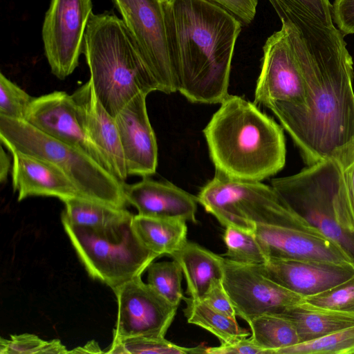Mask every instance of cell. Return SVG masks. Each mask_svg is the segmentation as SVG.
<instances>
[{
  "mask_svg": "<svg viewBox=\"0 0 354 354\" xmlns=\"http://www.w3.org/2000/svg\"><path fill=\"white\" fill-rule=\"evenodd\" d=\"M201 301L227 316L232 318L237 317L222 279L214 280Z\"/></svg>",
  "mask_w": 354,
  "mask_h": 354,
  "instance_id": "836d02e7",
  "label": "cell"
},
{
  "mask_svg": "<svg viewBox=\"0 0 354 354\" xmlns=\"http://www.w3.org/2000/svg\"><path fill=\"white\" fill-rule=\"evenodd\" d=\"M209 354H266V351L259 346L251 337H248L231 344H221L216 347L206 348Z\"/></svg>",
  "mask_w": 354,
  "mask_h": 354,
  "instance_id": "74e56055",
  "label": "cell"
},
{
  "mask_svg": "<svg viewBox=\"0 0 354 354\" xmlns=\"http://www.w3.org/2000/svg\"><path fill=\"white\" fill-rule=\"evenodd\" d=\"M10 169V159L5 152L2 146H1L0 152V182L3 183L6 180Z\"/></svg>",
  "mask_w": 354,
  "mask_h": 354,
  "instance_id": "ab89813d",
  "label": "cell"
},
{
  "mask_svg": "<svg viewBox=\"0 0 354 354\" xmlns=\"http://www.w3.org/2000/svg\"><path fill=\"white\" fill-rule=\"evenodd\" d=\"M118 316L113 341L133 337H165L178 307L170 304L141 277L113 290Z\"/></svg>",
  "mask_w": 354,
  "mask_h": 354,
  "instance_id": "7c38bea8",
  "label": "cell"
},
{
  "mask_svg": "<svg viewBox=\"0 0 354 354\" xmlns=\"http://www.w3.org/2000/svg\"><path fill=\"white\" fill-rule=\"evenodd\" d=\"M223 239L227 250L222 256L226 259L248 264H263L269 259L254 231L230 225Z\"/></svg>",
  "mask_w": 354,
  "mask_h": 354,
  "instance_id": "4316f807",
  "label": "cell"
},
{
  "mask_svg": "<svg viewBox=\"0 0 354 354\" xmlns=\"http://www.w3.org/2000/svg\"><path fill=\"white\" fill-rule=\"evenodd\" d=\"M92 8L91 0L50 1L42 39L51 72L59 80L69 76L78 66Z\"/></svg>",
  "mask_w": 354,
  "mask_h": 354,
  "instance_id": "30bf717a",
  "label": "cell"
},
{
  "mask_svg": "<svg viewBox=\"0 0 354 354\" xmlns=\"http://www.w3.org/2000/svg\"><path fill=\"white\" fill-rule=\"evenodd\" d=\"M198 203L225 227L254 231L257 225L296 226L306 222L283 202L272 186L216 172L197 196Z\"/></svg>",
  "mask_w": 354,
  "mask_h": 354,
  "instance_id": "ba28073f",
  "label": "cell"
},
{
  "mask_svg": "<svg viewBox=\"0 0 354 354\" xmlns=\"http://www.w3.org/2000/svg\"><path fill=\"white\" fill-rule=\"evenodd\" d=\"M165 9L178 91L194 103H221L242 22L209 0H165Z\"/></svg>",
  "mask_w": 354,
  "mask_h": 354,
  "instance_id": "7a4b0ae2",
  "label": "cell"
},
{
  "mask_svg": "<svg viewBox=\"0 0 354 354\" xmlns=\"http://www.w3.org/2000/svg\"><path fill=\"white\" fill-rule=\"evenodd\" d=\"M0 140L11 152L46 160L61 169L83 197L125 208L123 184L82 150L57 140L24 120L0 115Z\"/></svg>",
  "mask_w": 354,
  "mask_h": 354,
  "instance_id": "5b68a950",
  "label": "cell"
},
{
  "mask_svg": "<svg viewBox=\"0 0 354 354\" xmlns=\"http://www.w3.org/2000/svg\"><path fill=\"white\" fill-rule=\"evenodd\" d=\"M247 323L250 327V337L266 354H274L279 349L300 342L293 324L279 314H263Z\"/></svg>",
  "mask_w": 354,
  "mask_h": 354,
  "instance_id": "484cf974",
  "label": "cell"
},
{
  "mask_svg": "<svg viewBox=\"0 0 354 354\" xmlns=\"http://www.w3.org/2000/svg\"><path fill=\"white\" fill-rule=\"evenodd\" d=\"M184 314L189 324L198 326L215 335L221 344H231L250 336V333L241 328L232 318L212 308L201 301L185 297Z\"/></svg>",
  "mask_w": 354,
  "mask_h": 354,
  "instance_id": "d4e9b609",
  "label": "cell"
},
{
  "mask_svg": "<svg viewBox=\"0 0 354 354\" xmlns=\"http://www.w3.org/2000/svg\"><path fill=\"white\" fill-rule=\"evenodd\" d=\"M278 314L293 324L299 343L354 326V314L315 306L304 300Z\"/></svg>",
  "mask_w": 354,
  "mask_h": 354,
  "instance_id": "7402d4cb",
  "label": "cell"
},
{
  "mask_svg": "<svg viewBox=\"0 0 354 354\" xmlns=\"http://www.w3.org/2000/svg\"><path fill=\"white\" fill-rule=\"evenodd\" d=\"M133 227L145 246L159 257H171L187 241L186 221L133 215Z\"/></svg>",
  "mask_w": 354,
  "mask_h": 354,
  "instance_id": "603a6c76",
  "label": "cell"
},
{
  "mask_svg": "<svg viewBox=\"0 0 354 354\" xmlns=\"http://www.w3.org/2000/svg\"><path fill=\"white\" fill-rule=\"evenodd\" d=\"M1 354H66L69 353L60 340L45 341L38 336L24 333L13 335L9 339L1 337Z\"/></svg>",
  "mask_w": 354,
  "mask_h": 354,
  "instance_id": "4dcf8cb0",
  "label": "cell"
},
{
  "mask_svg": "<svg viewBox=\"0 0 354 354\" xmlns=\"http://www.w3.org/2000/svg\"><path fill=\"white\" fill-rule=\"evenodd\" d=\"M133 215L103 228L77 226L62 218L64 229L89 275L112 290L138 277L158 254L142 243Z\"/></svg>",
  "mask_w": 354,
  "mask_h": 354,
  "instance_id": "8992f818",
  "label": "cell"
},
{
  "mask_svg": "<svg viewBox=\"0 0 354 354\" xmlns=\"http://www.w3.org/2000/svg\"><path fill=\"white\" fill-rule=\"evenodd\" d=\"M224 288L237 317L246 322L267 313L278 314L304 298L268 278L261 264L233 261L223 257Z\"/></svg>",
  "mask_w": 354,
  "mask_h": 354,
  "instance_id": "8fae6325",
  "label": "cell"
},
{
  "mask_svg": "<svg viewBox=\"0 0 354 354\" xmlns=\"http://www.w3.org/2000/svg\"><path fill=\"white\" fill-rule=\"evenodd\" d=\"M147 94L130 100L115 117L128 175L149 177L156 173L158 145L147 113Z\"/></svg>",
  "mask_w": 354,
  "mask_h": 354,
  "instance_id": "2e32d148",
  "label": "cell"
},
{
  "mask_svg": "<svg viewBox=\"0 0 354 354\" xmlns=\"http://www.w3.org/2000/svg\"><path fill=\"white\" fill-rule=\"evenodd\" d=\"M171 257L180 265L187 282V293L194 300L202 299L214 280L223 279V256L196 243L187 240Z\"/></svg>",
  "mask_w": 354,
  "mask_h": 354,
  "instance_id": "44dd1931",
  "label": "cell"
},
{
  "mask_svg": "<svg viewBox=\"0 0 354 354\" xmlns=\"http://www.w3.org/2000/svg\"><path fill=\"white\" fill-rule=\"evenodd\" d=\"M147 283L172 305L178 307L184 296L182 289L183 271L178 263L152 262L147 269Z\"/></svg>",
  "mask_w": 354,
  "mask_h": 354,
  "instance_id": "f1b7e54d",
  "label": "cell"
},
{
  "mask_svg": "<svg viewBox=\"0 0 354 354\" xmlns=\"http://www.w3.org/2000/svg\"><path fill=\"white\" fill-rule=\"evenodd\" d=\"M254 232L269 259L352 264L337 243L308 222L296 226L257 225Z\"/></svg>",
  "mask_w": 354,
  "mask_h": 354,
  "instance_id": "9a60e30c",
  "label": "cell"
},
{
  "mask_svg": "<svg viewBox=\"0 0 354 354\" xmlns=\"http://www.w3.org/2000/svg\"><path fill=\"white\" fill-rule=\"evenodd\" d=\"M35 97L0 74V115L24 120Z\"/></svg>",
  "mask_w": 354,
  "mask_h": 354,
  "instance_id": "d6a6232c",
  "label": "cell"
},
{
  "mask_svg": "<svg viewBox=\"0 0 354 354\" xmlns=\"http://www.w3.org/2000/svg\"><path fill=\"white\" fill-rule=\"evenodd\" d=\"M65 205L62 218L70 223L91 228H103L133 215L125 208H119L80 196L62 200Z\"/></svg>",
  "mask_w": 354,
  "mask_h": 354,
  "instance_id": "cb8c5ba5",
  "label": "cell"
},
{
  "mask_svg": "<svg viewBox=\"0 0 354 354\" xmlns=\"http://www.w3.org/2000/svg\"><path fill=\"white\" fill-rule=\"evenodd\" d=\"M270 279L304 299L316 295L346 281L354 274L352 264L270 258L261 264Z\"/></svg>",
  "mask_w": 354,
  "mask_h": 354,
  "instance_id": "e0dca14e",
  "label": "cell"
},
{
  "mask_svg": "<svg viewBox=\"0 0 354 354\" xmlns=\"http://www.w3.org/2000/svg\"><path fill=\"white\" fill-rule=\"evenodd\" d=\"M203 129L216 172L228 178L261 181L286 163L282 128L255 104L228 95Z\"/></svg>",
  "mask_w": 354,
  "mask_h": 354,
  "instance_id": "3957f363",
  "label": "cell"
},
{
  "mask_svg": "<svg viewBox=\"0 0 354 354\" xmlns=\"http://www.w3.org/2000/svg\"><path fill=\"white\" fill-rule=\"evenodd\" d=\"M12 154V186L18 192V201L38 196L57 197L61 201L68 197H83L70 178L54 165L21 153Z\"/></svg>",
  "mask_w": 354,
  "mask_h": 354,
  "instance_id": "ffe728a7",
  "label": "cell"
},
{
  "mask_svg": "<svg viewBox=\"0 0 354 354\" xmlns=\"http://www.w3.org/2000/svg\"><path fill=\"white\" fill-rule=\"evenodd\" d=\"M354 353V326L279 349L274 354Z\"/></svg>",
  "mask_w": 354,
  "mask_h": 354,
  "instance_id": "f546056e",
  "label": "cell"
},
{
  "mask_svg": "<svg viewBox=\"0 0 354 354\" xmlns=\"http://www.w3.org/2000/svg\"><path fill=\"white\" fill-rule=\"evenodd\" d=\"M24 120L43 133L82 150L109 171L104 158L86 132L72 95L54 91L35 97Z\"/></svg>",
  "mask_w": 354,
  "mask_h": 354,
  "instance_id": "5bb4252c",
  "label": "cell"
},
{
  "mask_svg": "<svg viewBox=\"0 0 354 354\" xmlns=\"http://www.w3.org/2000/svg\"><path fill=\"white\" fill-rule=\"evenodd\" d=\"M104 353L100 350L97 343L94 341L87 343L83 347L75 348L70 351L69 353Z\"/></svg>",
  "mask_w": 354,
  "mask_h": 354,
  "instance_id": "60d3db41",
  "label": "cell"
},
{
  "mask_svg": "<svg viewBox=\"0 0 354 354\" xmlns=\"http://www.w3.org/2000/svg\"><path fill=\"white\" fill-rule=\"evenodd\" d=\"M123 189L127 203L140 216L197 223V196L169 182L145 177L132 185L124 183Z\"/></svg>",
  "mask_w": 354,
  "mask_h": 354,
  "instance_id": "d6986e66",
  "label": "cell"
},
{
  "mask_svg": "<svg viewBox=\"0 0 354 354\" xmlns=\"http://www.w3.org/2000/svg\"><path fill=\"white\" fill-rule=\"evenodd\" d=\"M344 185V169L333 160L319 161L296 174L271 180L286 206L337 243L354 266V232L339 225L335 210L337 194Z\"/></svg>",
  "mask_w": 354,
  "mask_h": 354,
  "instance_id": "52a82bcc",
  "label": "cell"
},
{
  "mask_svg": "<svg viewBox=\"0 0 354 354\" xmlns=\"http://www.w3.org/2000/svg\"><path fill=\"white\" fill-rule=\"evenodd\" d=\"M276 12H279L289 0H268ZM306 8L324 24L333 25L332 21L331 7L328 0H296Z\"/></svg>",
  "mask_w": 354,
  "mask_h": 354,
  "instance_id": "d590c367",
  "label": "cell"
},
{
  "mask_svg": "<svg viewBox=\"0 0 354 354\" xmlns=\"http://www.w3.org/2000/svg\"><path fill=\"white\" fill-rule=\"evenodd\" d=\"M223 6L235 15L243 24H250L256 15L257 0H209Z\"/></svg>",
  "mask_w": 354,
  "mask_h": 354,
  "instance_id": "8d00e7d4",
  "label": "cell"
},
{
  "mask_svg": "<svg viewBox=\"0 0 354 354\" xmlns=\"http://www.w3.org/2000/svg\"><path fill=\"white\" fill-rule=\"evenodd\" d=\"M84 53L95 93L112 117L138 94L160 91L124 22L118 17L91 14Z\"/></svg>",
  "mask_w": 354,
  "mask_h": 354,
  "instance_id": "277c9868",
  "label": "cell"
},
{
  "mask_svg": "<svg viewBox=\"0 0 354 354\" xmlns=\"http://www.w3.org/2000/svg\"><path fill=\"white\" fill-rule=\"evenodd\" d=\"M203 345L187 348L178 346L165 337H133L113 341L105 353L116 354H202L206 353Z\"/></svg>",
  "mask_w": 354,
  "mask_h": 354,
  "instance_id": "83f0119b",
  "label": "cell"
},
{
  "mask_svg": "<svg viewBox=\"0 0 354 354\" xmlns=\"http://www.w3.org/2000/svg\"><path fill=\"white\" fill-rule=\"evenodd\" d=\"M349 205V219L346 230L354 232V162L344 170Z\"/></svg>",
  "mask_w": 354,
  "mask_h": 354,
  "instance_id": "f35d334b",
  "label": "cell"
},
{
  "mask_svg": "<svg viewBox=\"0 0 354 354\" xmlns=\"http://www.w3.org/2000/svg\"><path fill=\"white\" fill-rule=\"evenodd\" d=\"M306 84L304 106L266 105L290 134L308 165L325 160L346 169L354 162L353 61L334 25L309 14L295 24L281 19Z\"/></svg>",
  "mask_w": 354,
  "mask_h": 354,
  "instance_id": "6da1fadb",
  "label": "cell"
},
{
  "mask_svg": "<svg viewBox=\"0 0 354 354\" xmlns=\"http://www.w3.org/2000/svg\"><path fill=\"white\" fill-rule=\"evenodd\" d=\"M254 102L266 106L284 102L304 106L307 98L305 80L283 25L266 39Z\"/></svg>",
  "mask_w": 354,
  "mask_h": 354,
  "instance_id": "4fadbf2b",
  "label": "cell"
},
{
  "mask_svg": "<svg viewBox=\"0 0 354 354\" xmlns=\"http://www.w3.org/2000/svg\"><path fill=\"white\" fill-rule=\"evenodd\" d=\"M304 300L315 306L354 314V274L333 288Z\"/></svg>",
  "mask_w": 354,
  "mask_h": 354,
  "instance_id": "1f68e13d",
  "label": "cell"
},
{
  "mask_svg": "<svg viewBox=\"0 0 354 354\" xmlns=\"http://www.w3.org/2000/svg\"><path fill=\"white\" fill-rule=\"evenodd\" d=\"M331 13L344 35L354 34V0H335Z\"/></svg>",
  "mask_w": 354,
  "mask_h": 354,
  "instance_id": "e575fe53",
  "label": "cell"
},
{
  "mask_svg": "<svg viewBox=\"0 0 354 354\" xmlns=\"http://www.w3.org/2000/svg\"><path fill=\"white\" fill-rule=\"evenodd\" d=\"M115 1L160 91L167 94L178 91L165 0Z\"/></svg>",
  "mask_w": 354,
  "mask_h": 354,
  "instance_id": "9c48e42d",
  "label": "cell"
},
{
  "mask_svg": "<svg viewBox=\"0 0 354 354\" xmlns=\"http://www.w3.org/2000/svg\"><path fill=\"white\" fill-rule=\"evenodd\" d=\"M72 95L80 111L87 135L102 154L109 171L124 183L129 175L115 118L103 107L90 80Z\"/></svg>",
  "mask_w": 354,
  "mask_h": 354,
  "instance_id": "ac0fdd59",
  "label": "cell"
}]
</instances>
